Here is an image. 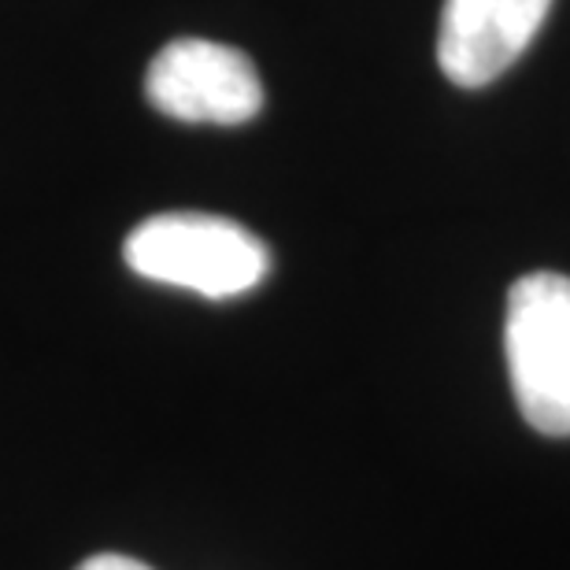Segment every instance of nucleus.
I'll use <instances>...</instances> for the list:
<instances>
[{"label": "nucleus", "mask_w": 570, "mask_h": 570, "mask_svg": "<svg viewBox=\"0 0 570 570\" xmlns=\"http://www.w3.org/2000/svg\"><path fill=\"white\" fill-rule=\"evenodd\" d=\"M504 348L522 419L570 438V278L533 271L511 285Z\"/></svg>", "instance_id": "obj_2"}, {"label": "nucleus", "mask_w": 570, "mask_h": 570, "mask_svg": "<svg viewBox=\"0 0 570 570\" xmlns=\"http://www.w3.org/2000/svg\"><path fill=\"white\" fill-rule=\"evenodd\" d=\"M75 570H153V567L141 563V560H130V556H116V552H108V556H94V560L78 563Z\"/></svg>", "instance_id": "obj_5"}, {"label": "nucleus", "mask_w": 570, "mask_h": 570, "mask_svg": "<svg viewBox=\"0 0 570 570\" xmlns=\"http://www.w3.org/2000/svg\"><path fill=\"white\" fill-rule=\"evenodd\" d=\"M145 97L167 119L237 127L264 108V82L253 60L234 45L178 38L148 63Z\"/></svg>", "instance_id": "obj_3"}, {"label": "nucleus", "mask_w": 570, "mask_h": 570, "mask_svg": "<svg viewBox=\"0 0 570 570\" xmlns=\"http://www.w3.org/2000/svg\"><path fill=\"white\" fill-rule=\"evenodd\" d=\"M122 259L134 275L212 301L256 289L271 271V253L256 234L204 212H164L145 219L122 242Z\"/></svg>", "instance_id": "obj_1"}, {"label": "nucleus", "mask_w": 570, "mask_h": 570, "mask_svg": "<svg viewBox=\"0 0 570 570\" xmlns=\"http://www.w3.org/2000/svg\"><path fill=\"white\" fill-rule=\"evenodd\" d=\"M552 0H444L438 63L455 86L478 89L500 78L538 38Z\"/></svg>", "instance_id": "obj_4"}]
</instances>
